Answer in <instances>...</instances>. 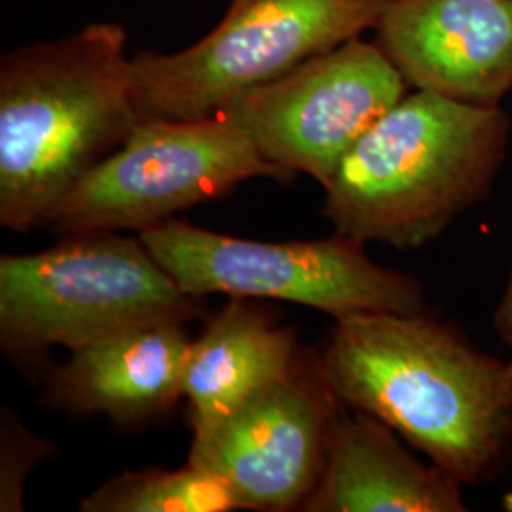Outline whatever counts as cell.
I'll use <instances>...</instances> for the list:
<instances>
[{"label":"cell","mask_w":512,"mask_h":512,"mask_svg":"<svg viewBox=\"0 0 512 512\" xmlns=\"http://www.w3.org/2000/svg\"><path fill=\"white\" fill-rule=\"evenodd\" d=\"M253 179L293 181L224 116L143 118L128 139L57 203L55 232H145Z\"/></svg>","instance_id":"obj_7"},{"label":"cell","mask_w":512,"mask_h":512,"mask_svg":"<svg viewBox=\"0 0 512 512\" xmlns=\"http://www.w3.org/2000/svg\"><path fill=\"white\" fill-rule=\"evenodd\" d=\"M118 23L0 59V224L29 234L143 120Z\"/></svg>","instance_id":"obj_2"},{"label":"cell","mask_w":512,"mask_h":512,"mask_svg":"<svg viewBox=\"0 0 512 512\" xmlns=\"http://www.w3.org/2000/svg\"><path fill=\"white\" fill-rule=\"evenodd\" d=\"M463 484L414 458L397 433L342 406L332 421L321 478L304 512H465Z\"/></svg>","instance_id":"obj_12"},{"label":"cell","mask_w":512,"mask_h":512,"mask_svg":"<svg viewBox=\"0 0 512 512\" xmlns=\"http://www.w3.org/2000/svg\"><path fill=\"white\" fill-rule=\"evenodd\" d=\"M183 321H156L74 349L50 370L40 404L71 416L135 427L184 399L192 340Z\"/></svg>","instance_id":"obj_11"},{"label":"cell","mask_w":512,"mask_h":512,"mask_svg":"<svg viewBox=\"0 0 512 512\" xmlns=\"http://www.w3.org/2000/svg\"><path fill=\"white\" fill-rule=\"evenodd\" d=\"M203 308L141 238L120 232L67 234L38 253L0 256V346L21 365L148 323H188Z\"/></svg>","instance_id":"obj_4"},{"label":"cell","mask_w":512,"mask_h":512,"mask_svg":"<svg viewBox=\"0 0 512 512\" xmlns=\"http://www.w3.org/2000/svg\"><path fill=\"white\" fill-rule=\"evenodd\" d=\"M511 118L416 90L351 147L325 190L323 217L361 243L412 251L484 202L507 158Z\"/></svg>","instance_id":"obj_3"},{"label":"cell","mask_w":512,"mask_h":512,"mask_svg":"<svg viewBox=\"0 0 512 512\" xmlns=\"http://www.w3.org/2000/svg\"><path fill=\"white\" fill-rule=\"evenodd\" d=\"M82 512H234L238 495L211 471L186 463L181 469L126 471L80 501Z\"/></svg>","instance_id":"obj_14"},{"label":"cell","mask_w":512,"mask_h":512,"mask_svg":"<svg viewBox=\"0 0 512 512\" xmlns=\"http://www.w3.org/2000/svg\"><path fill=\"white\" fill-rule=\"evenodd\" d=\"M509 505H512V497L509 499Z\"/></svg>","instance_id":"obj_17"},{"label":"cell","mask_w":512,"mask_h":512,"mask_svg":"<svg viewBox=\"0 0 512 512\" xmlns=\"http://www.w3.org/2000/svg\"><path fill=\"white\" fill-rule=\"evenodd\" d=\"M139 238L192 296L279 300L332 319L368 311H427L416 277L380 266L366 255L365 243L338 232L317 241L272 243L171 219Z\"/></svg>","instance_id":"obj_6"},{"label":"cell","mask_w":512,"mask_h":512,"mask_svg":"<svg viewBox=\"0 0 512 512\" xmlns=\"http://www.w3.org/2000/svg\"><path fill=\"white\" fill-rule=\"evenodd\" d=\"M397 0H232L211 33L175 54L133 55L143 118L217 116L243 93L376 29Z\"/></svg>","instance_id":"obj_5"},{"label":"cell","mask_w":512,"mask_h":512,"mask_svg":"<svg viewBox=\"0 0 512 512\" xmlns=\"http://www.w3.org/2000/svg\"><path fill=\"white\" fill-rule=\"evenodd\" d=\"M319 361L340 403L391 427L463 486L492 480L511 458L512 359L476 349L427 311L334 319Z\"/></svg>","instance_id":"obj_1"},{"label":"cell","mask_w":512,"mask_h":512,"mask_svg":"<svg viewBox=\"0 0 512 512\" xmlns=\"http://www.w3.org/2000/svg\"><path fill=\"white\" fill-rule=\"evenodd\" d=\"M494 329L501 342L512 351V270L495 308Z\"/></svg>","instance_id":"obj_16"},{"label":"cell","mask_w":512,"mask_h":512,"mask_svg":"<svg viewBox=\"0 0 512 512\" xmlns=\"http://www.w3.org/2000/svg\"><path fill=\"white\" fill-rule=\"evenodd\" d=\"M342 406L319 353L300 351L285 378L192 437L188 461L220 476L245 511H300L321 478L330 425Z\"/></svg>","instance_id":"obj_9"},{"label":"cell","mask_w":512,"mask_h":512,"mask_svg":"<svg viewBox=\"0 0 512 512\" xmlns=\"http://www.w3.org/2000/svg\"><path fill=\"white\" fill-rule=\"evenodd\" d=\"M376 31L414 90L484 107L512 92V0H397Z\"/></svg>","instance_id":"obj_10"},{"label":"cell","mask_w":512,"mask_h":512,"mask_svg":"<svg viewBox=\"0 0 512 512\" xmlns=\"http://www.w3.org/2000/svg\"><path fill=\"white\" fill-rule=\"evenodd\" d=\"M57 454L54 442L42 439L2 403L0 414V511L21 512L25 482L40 461Z\"/></svg>","instance_id":"obj_15"},{"label":"cell","mask_w":512,"mask_h":512,"mask_svg":"<svg viewBox=\"0 0 512 512\" xmlns=\"http://www.w3.org/2000/svg\"><path fill=\"white\" fill-rule=\"evenodd\" d=\"M408 88L384 48L359 37L243 93L219 114L247 133L266 162L325 186Z\"/></svg>","instance_id":"obj_8"},{"label":"cell","mask_w":512,"mask_h":512,"mask_svg":"<svg viewBox=\"0 0 512 512\" xmlns=\"http://www.w3.org/2000/svg\"><path fill=\"white\" fill-rule=\"evenodd\" d=\"M300 349L258 300L230 298L192 340L184 378L192 437H202L260 389L285 378Z\"/></svg>","instance_id":"obj_13"}]
</instances>
